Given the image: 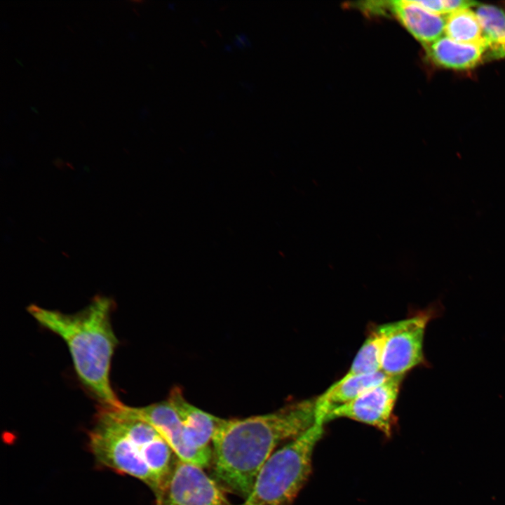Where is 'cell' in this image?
I'll list each match as a JSON object with an SVG mask.
<instances>
[{
	"label": "cell",
	"mask_w": 505,
	"mask_h": 505,
	"mask_svg": "<svg viewBox=\"0 0 505 505\" xmlns=\"http://www.w3.org/2000/svg\"><path fill=\"white\" fill-rule=\"evenodd\" d=\"M316 423V398L296 401L265 415L222 419L212 440L215 480L245 499L274 450Z\"/></svg>",
	"instance_id": "obj_1"
},
{
	"label": "cell",
	"mask_w": 505,
	"mask_h": 505,
	"mask_svg": "<svg viewBox=\"0 0 505 505\" xmlns=\"http://www.w3.org/2000/svg\"><path fill=\"white\" fill-rule=\"evenodd\" d=\"M114 304L112 298L98 295L74 314L36 304L29 305L27 311L41 326L66 343L78 377L100 405L118 408L123 404L110 382L112 360L119 343L111 321Z\"/></svg>",
	"instance_id": "obj_2"
},
{
	"label": "cell",
	"mask_w": 505,
	"mask_h": 505,
	"mask_svg": "<svg viewBox=\"0 0 505 505\" xmlns=\"http://www.w3.org/2000/svg\"><path fill=\"white\" fill-rule=\"evenodd\" d=\"M160 437L158 431L136 417L129 406L100 405L90 431L89 445L100 464L140 480L156 497L161 487L147 465L146 452Z\"/></svg>",
	"instance_id": "obj_3"
},
{
	"label": "cell",
	"mask_w": 505,
	"mask_h": 505,
	"mask_svg": "<svg viewBox=\"0 0 505 505\" xmlns=\"http://www.w3.org/2000/svg\"><path fill=\"white\" fill-rule=\"evenodd\" d=\"M323 426L316 423L272 453L239 505H291L311 473L313 453L323 436Z\"/></svg>",
	"instance_id": "obj_4"
},
{
	"label": "cell",
	"mask_w": 505,
	"mask_h": 505,
	"mask_svg": "<svg viewBox=\"0 0 505 505\" xmlns=\"http://www.w3.org/2000/svg\"><path fill=\"white\" fill-rule=\"evenodd\" d=\"M438 311L437 307H431L391 323L383 351L381 371L389 377L405 376L406 372L424 363L425 330Z\"/></svg>",
	"instance_id": "obj_5"
},
{
	"label": "cell",
	"mask_w": 505,
	"mask_h": 505,
	"mask_svg": "<svg viewBox=\"0 0 505 505\" xmlns=\"http://www.w3.org/2000/svg\"><path fill=\"white\" fill-rule=\"evenodd\" d=\"M155 505H229L217 481L203 469L178 459Z\"/></svg>",
	"instance_id": "obj_6"
},
{
	"label": "cell",
	"mask_w": 505,
	"mask_h": 505,
	"mask_svg": "<svg viewBox=\"0 0 505 505\" xmlns=\"http://www.w3.org/2000/svg\"><path fill=\"white\" fill-rule=\"evenodd\" d=\"M404 376L387 377L354 400L343 405L325 419V424L348 418L375 427L386 436L392 432L393 409Z\"/></svg>",
	"instance_id": "obj_7"
},
{
	"label": "cell",
	"mask_w": 505,
	"mask_h": 505,
	"mask_svg": "<svg viewBox=\"0 0 505 505\" xmlns=\"http://www.w3.org/2000/svg\"><path fill=\"white\" fill-rule=\"evenodd\" d=\"M129 409L158 431L179 459L203 469L212 464L213 452L196 450L189 443L180 417L168 399L143 407H129Z\"/></svg>",
	"instance_id": "obj_8"
},
{
	"label": "cell",
	"mask_w": 505,
	"mask_h": 505,
	"mask_svg": "<svg viewBox=\"0 0 505 505\" xmlns=\"http://www.w3.org/2000/svg\"><path fill=\"white\" fill-rule=\"evenodd\" d=\"M168 400L180 417L189 443L196 450L212 452L209 444L222 419L189 403L179 388L170 391Z\"/></svg>",
	"instance_id": "obj_9"
},
{
	"label": "cell",
	"mask_w": 505,
	"mask_h": 505,
	"mask_svg": "<svg viewBox=\"0 0 505 505\" xmlns=\"http://www.w3.org/2000/svg\"><path fill=\"white\" fill-rule=\"evenodd\" d=\"M387 377L382 371L370 374L344 375L316 398V423L325 424L327 415L345 405L369 389L383 382Z\"/></svg>",
	"instance_id": "obj_10"
},
{
	"label": "cell",
	"mask_w": 505,
	"mask_h": 505,
	"mask_svg": "<svg viewBox=\"0 0 505 505\" xmlns=\"http://www.w3.org/2000/svg\"><path fill=\"white\" fill-rule=\"evenodd\" d=\"M390 13L425 47L443 36L445 18L429 12L413 0L390 1Z\"/></svg>",
	"instance_id": "obj_11"
},
{
	"label": "cell",
	"mask_w": 505,
	"mask_h": 505,
	"mask_svg": "<svg viewBox=\"0 0 505 505\" xmlns=\"http://www.w3.org/2000/svg\"><path fill=\"white\" fill-rule=\"evenodd\" d=\"M425 48L433 64L447 69H471L485 59V46L457 42L446 36Z\"/></svg>",
	"instance_id": "obj_12"
},
{
	"label": "cell",
	"mask_w": 505,
	"mask_h": 505,
	"mask_svg": "<svg viewBox=\"0 0 505 505\" xmlns=\"http://www.w3.org/2000/svg\"><path fill=\"white\" fill-rule=\"evenodd\" d=\"M476 13L485 39V59L505 58V11L496 6L479 4Z\"/></svg>",
	"instance_id": "obj_13"
},
{
	"label": "cell",
	"mask_w": 505,
	"mask_h": 505,
	"mask_svg": "<svg viewBox=\"0 0 505 505\" xmlns=\"http://www.w3.org/2000/svg\"><path fill=\"white\" fill-rule=\"evenodd\" d=\"M391 323L377 326L367 337L358 351L346 376L381 371L382 358Z\"/></svg>",
	"instance_id": "obj_14"
},
{
	"label": "cell",
	"mask_w": 505,
	"mask_h": 505,
	"mask_svg": "<svg viewBox=\"0 0 505 505\" xmlns=\"http://www.w3.org/2000/svg\"><path fill=\"white\" fill-rule=\"evenodd\" d=\"M444 33L446 36L457 42L485 46L480 23L476 12L471 8L447 15L445 18Z\"/></svg>",
	"instance_id": "obj_15"
},
{
	"label": "cell",
	"mask_w": 505,
	"mask_h": 505,
	"mask_svg": "<svg viewBox=\"0 0 505 505\" xmlns=\"http://www.w3.org/2000/svg\"><path fill=\"white\" fill-rule=\"evenodd\" d=\"M445 14L449 15L455 11L463 9L471 8L473 6H478L479 4L476 1L468 0H443Z\"/></svg>",
	"instance_id": "obj_16"
},
{
	"label": "cell",
	"mask_w": 505,
	"mask_h": 505,
	"mask_svg": "<svg viewBox=\"0 0 505 505\" xmlns=\"http://www.w3.org/2000/svg\"><path fill=\"white\" fill-rule=\"evenodd\" d=\"M417 4L422 6L426 11L433 13L443 15H445V6L443 0H433V1H415L413 0Z\"/></svg>",
	"instance_id": "obj_17"
}]
</instances>
